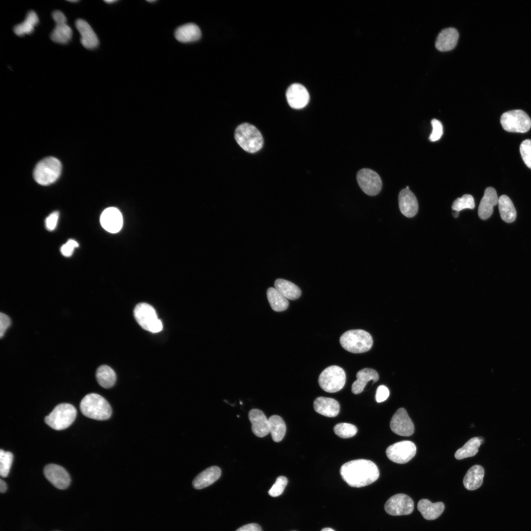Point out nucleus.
Returning <instances> with one entry per match:
<instances>
[{"label":"nucleus","instance_id":"9b49d317","mask_svg":"<svg viewBox=\"0 0 531 531\" xmlns=\"http://www.w3.org/2000/svg\"><path fill=\"white\" fill-rule=\"evenodd\" d=\"M413 500L404 494H397L392 496L384 504L386 512L393 516L410 514L413 512Z\"/></svg>","mask_w":531,"mask_h":531},{"label":"nucleus","instance_id":"4be33fe9","mask_svg":"<svg viewBox=\"0 0 531 531\" xmlns=\"http://www.w3.org/2000/svg\"><path fill=\"white\" fill-rule=\"evenodd\" d=\"M459 38V33L454 28H447L439 33L435 42L436 48L440 51H448L456 46Z\"/></svg>","mask_w":531,"mask_h":531},{"label":"nucleus","instance_id":"a18cd8bd","mask_svg":"<svg viewBox=\"0 0 531 531\" xmlns=\"http://www.w3.org/2000/svg\"><path fill=\"white\" fill-rule=\"evenodd\" d=\"M11 321L10 318L6 314L0 313V337L1 338L11 325Z\"/></svg>","mask_w":531,"mask_h":531},{"label":"nucleus","instance_id":"f03ea898","mask_svg":"<svg viewBox=\"0 0 531 531\" xmlns=\"http://www.w3.org/2000/svg\"><path fill=\"white\" fill-rule=\"evenodd\" d=\"M82 413L86 416L98 420L109 419L112 415V409L108 401L96 393L87 394L80 405Z\"/></svg>","mask_w":531,"mask_h":531},{"label":"nucleus","instance_id":"de8ad7c7","mask_svg":"<svg viewBox=\"0 0 531 531\" xmlns=\"http://www.w3.org/2000/svg\"><path fill=\"white\" fill-rule=\"evenodd\" d=\"M7 489V485L6 483L2 479L0 480V491L1 493H4Z\"/></svg>","mask_w":531,"mask_h":531},{"label":"nucleus","instance_id":"b1692460","mask_svg":"<svg viewBox=\"0 0 531 531\" xmlns=\"http://www.w3.org/2000/svg\"><path fill=\"white\" fill-rule=\"evenodd\" d=\"M314 408L319 414L333 417L339 413L340 405L339 403L333 398L319 397L314 402Z\"/></svg>","mask_w":531,"mask_h":531},{"label":"nucleus","instance_id":"72a5a7b5","mask_svg":"<svg viewBox=\"0 0 531 531\" xmlns=\"http://www.w3.org/2000/svg\"><path fill=\"white\" fill-rule=\"evenodd\" d=\"M96 378L101 386L105 388H109L114 385L116 381V375L110 367L103 365L97 368L96 372Z\"/></svg>","mask_w":531,"mask_h":531},{"label":"nucleus","instance_id":"2f4dec72","mask_svg":"<svg viewBox=\"0 0 531 531\" xmlns=\"http://www.w3.org/2000/svg\"><path fill=\"white\" fill-rule=\"evenodd\" d=\"M39 19L36 13L33 10L28 12L26 19L22 23L16 25L13 28L14 33L18 36L30 34L34 30L38 24Z\"/></svg>","mask_w":531,"mask_h":531},{"label":"nucleus","instance_id":"3c124183","mask_svg":"<svg viewBox=\"0 0 531 531\" xmlns=\"http://www.w3.org/2000/svg\"><path fill=\"white\" fill-rule=\"evenodd\" d=\"M68 1H69V2H75L78 1V0H68Z\"/></svg>","mask_w":531,"mask_h":531},{"label":"nucleus","instance_id":"39448f33","mask_svg":"<svg viewBox=\"0 0 531 531\" xmlns=\"http://www.w3.org/2000/svg\"><path fill=\"white\" fill-rule=\"evenodd\" d=\"M61 164L56 158L48 157L39 161L33 171V177L38 184L47 185L54 182L59 177Z\"/></svg>","mask_w":531,"mask_h":531},{"label":"nucleus","instance_id":"f8f14e48","mask_svg":"<svg viewBox=\"0 0 531 531\" xmlns=\"http://www.w3.org/2000/svg\"><path fill=\"white\" fill-rule=\"evenodd\" d=\"M356 179L361 190L368 195H376L381 190L382 183L380 177L371 169L364 168L359 171Z\"/></svg>","mask_w":531,"mask_h":531},{"label":"nucleus","instance_id":"603ef678","mask_svg":"<svg viewBox=\"0 0 531 531\" xmlns=\"http://www.w3.org/2000/svg\"><path fill=\"white\" fill-rule=\"evenodd\" d=\"M148 1L149 2H153L155 1V0H148Z\"/></svg>","mask_w":531,"mask_h":531},{"label":"nucleus","instance_id":"393cba45","mask_svg":"<svg viewBox=\"0 0 531 531\" xmlns=\"http://www.w3.org/2000/svg\"><path fill=\"white\" fill-rule=\"evenodd\" d=\"M417 509L425 519L435 520L442 513L444 505L442 502L433 503L427 499H421L417 503Z\"/></svg>","mask_w":531,"mask_h":531},{"label":"nucleus","instance_id":"ddd939ff","mask_svg":"<svg viewBox=\"0 0 531 531\" xmlns=\"http://www.w3.org/2000/svg\"><path fill=\"white\" fill-rule=\"evenodd\" d=\"M56 26L50 34L51 40L56 43L66 44L71 39L72 30L67 24V19L59 10L54 11L52 14Z\"/></svg>","mask_w":531,"mask_h":531},{"label":"nucleus","instance_id":"7ed1b4c3","mask_svg":"<svg viewBox=\"0 0 531 531\" xmlns=\"http://www.w3.org/2000/svg\"><path fill=\"white\" fill-rule=\"evenodd\" d=\"M235 138L240 147L249 153L257 152L263 146L264 140L260 132L255 126L248 123H242L237 127Z\"/></svg>","mask_w":531,"mask_h":531},{"label":"nucleus","instance_id":"423d86ee","mask_svg":"<svg viewBox=\"0 0 531 531\" xmlns=\"http://www.w3.org/2000/svg\"><path fill=\"white\" fill-rule=\"evenodd\" d=\"M77 410L72 405L62 403L58 405L45 418V423L56 430L65 429L74 422Z\"/></svg>","mask_w":531,"mask_h":531},{"label":"nucleus","instance_id":"bb28decb","mask_svg":"<svg viewBox=\"0 0 531 531\" xmlns=\"http://www.w3.org/2000/svg\"><path fill=\"white\" fill-rule=\"evenodd\" d=\"M175 36L179 42H191L199 39L201 32L197 25L188 23L178 27L175 31Z\"/></svg>","mask_w":531,"mask_h":531},{"label":"nucleus","instance_id":"e433bc0d","mask_svg":"<svg viewBox=\"0 0 531 531\" xmlns=\"http://www.w3.org/2000/svg\"><path fill=\"white\" fill-rule=\"evenodd\" d=\"M474 207V199L470 194H465L462 197L456 199L452 205V209L457 212L466 208L473 209Z\"/></svg>","mask_w":531,"mask_h":531},{"label":"nucleus","instance_id":"4c0bfd02","mask_svg":"<svg viewBox=\"0 0 531 531\" xmlns=\"http://www.w3.org/2000/svg\"><path fill=\"white\" fill-rule=\"evenodd\" d=\"M13 454L9 451H0V474L1 477L7 476L13 461Z\"/></svg>","mask_w":531,"mask_h":531},{"label":"nucleus","instance_id":"a211bd4d","mask_svg":"<svg viewBox=\"0 0 531 531\" xmlns=\"http://www.w3.org/2000/svg\"><path fill=\"white\" fill-rule=\"evenodd\" d=\"M399 206L401 213L407 217L414 216L418 211V203L414 194L406 188L402 189L398 196Z\"/></svg>","mask_w":531,"mask_h":531},{"label":"nucleus","instance_id":"0eeeda50","mask_svg":"<svg viewBox=\"0 0 531 531\" xmlns=\"http://www.w3.org/2000/svg\"><path fill=\"white\" fill-rule=\"evenodd\" d=\"M134 316L138 324L146 330L157 333L162 329V323L158 319L155 310L147 303H140L135 306Z\"/></svg>","mask_w":531,"mask_h":531},{"label":"nucleus","instance_id":"c03bdc74","mask_svg":"<svg viewBox=\"0 0 531 531\" xmlns=\"http://www.w3.org/2000/svg\"><path fill=\"white\" fill-rule=\"evenodd\" d=\"M389 395V391L386 386L384 385L379 386L376 390V400L378 403L384 401Z\"/></svg>","mask_w":531,"mask_h":531},{"label":"nucleus","instance_id":"dca6fc26","mask_svg":"<svg viewBox=\"0 0 531 531\" xmlns=\"http://www.w3.org/2000/svg\"><path fill=\"white\" fill-rule=\"evenodd\" d=\"M100 221L102 227L111 233L118 232L123 225L122 214L114 207L106 208L100 216Z\"/></svg>","mask_w":531,"mask_h":531},{"label":"nucleus","instance_id":"c756f323","mask_svg":"<svg viewBox=\"0 0 531 531\" xmlns=\"http://www.w3.org/2000/svg\"><path fill=\"white\" fill-rule=\"evenodd\" d=\"M498 205L501 218L506 223L513 222L516 218V211L510 199L503 195L499 198Z\"/></svg>","mask_w":531,"mask_h":531},{"label":"nucleus","instance_id":"58836bf2","mask_svg":"<svg viewBox=\"0 0 531 531\" xmlns=\"http://www.w3.org/2000/svg\"><path fill=\"white\" fill-rule=\"evenodd\" d=\"M287 483L288 479L285 476H278L274 484L269 490L268 494L273 497L280 496L283 492Z\"/></svg>","mask_w":531,"mask_h":531},{"label":"nucleus","instance_id":"c9c22d12","mask_svg":"<svg viewBox=\"0 0 531 531\" xmlns=\"http://www.w3.org/2000/svg\"><path fill=\"white\" fill-rule=\"evenodd\" d=\"M336 435L341 438H349L354 437L357 432L356 427L348 423L337 424L333 429Z\"/></svg>","mask_w":531,"mask_h":531},{"label":"nucleus","instance_id":"37998d69","mask_svg":"<svg viewBox=\"0 0 531 531\" xmlns=\"http://www.w3.org/2000/svg\"><path fill=\"white\" fill-rule=\"evenodd\" d=\"M59 217V213L58 211H54L47 217L45 224L46 228L48 231H52L56 228Z\"/></svg>","mask_w":531,"mask_h":531},{"label":"nucleus","instance_id":"8fccbe9b","mask_svg":"<svg viewBox=\"0 0 531 531\" xmlns=\"http://www.w3.org/2000/svg\"><path fill=\"white\" fill-rule=\"evenodd\" d=\"M105 1L106 2H107V3H112L113 2H115L117 1V0H105Z\"/></svg>","mask_w":531,"mask_h":531},{"label":"nucleus","instance_id":"79ce46f5","mask_svg":"<svg viewBox=\"0 0 531 531\" xmlns=\"http://www.w3.org/2000/svg\"><path fill=\"white\" fill-rule=\"evenodd\" d=\"M79 246L78 243L74 239H69L60 248L61 254L65 257L71 256L75 249Z\"/></svg>","mask_w":531,"mask_h":531},{"label":"nucleus","instance_id":"ea45409f","mask_svg":"<svg viewBox=\"0 0 531 531\" xmlns=\"http://www.w3.org/2000/svg\"><path fill=\"white\" fill-rule=\"evenodd\" d=\"M520 152L526 166L531 169V140L523 141L520 146Z\"/></svg>","mask_w":531,"mask_h":531},{"label":"nucleus","instance_id":"412c9836","mask_svg":"<svg viewBox=\"0 0 531 531\" xmlns=\"http://www.w3.org/2000/svg\"><path fill=\"white\" fill-rule=\"evenodd\" d=\"M498 200L497 192L494 188L489 187L485 190L478 209V214L480 219L486 220L491 216L494 206L498 204Z\"/></svg>","mask_w":531,"mask_h":531},{"label":"nucleus","instance_id":"c85d7f7f","mask_svg":"<svg viewBox=\"0 0 531 531\" xmlns=\"http://www.w3.org/2000/svg\"><path fill=\"white\" fill-rule=\"evenodd\" d=\"M274 286L275 288L288 299L295 300L300 297L301 294L298 286L285 279H276L274 282Z\"/></svg>","mask_w":531,"mask_h":531},{"label":"nucleus","instance_id":"09e8293b","mask_svg":"<svg viewBox=\"0 0 531 531\" xmlns=\"http://www.w3.org/2000/svg\"><path fill=\"white\" fill-rule=\"evenodd\" d=\"M321 531H335L334 530H333L332 529L330 528H323Z\"/></svg>","mask_w":531,"mask_h":531},{"label":"nucleus","instance_id":"f3484780","mask_svg":"<svg viewBox=\"0 0 531 531\" xmlns=\"http://www.w3.org/2000/svg\"><path fill=\"white\" fill-rule=\"evenodd\" d=\"M287 102L291 107L295 109H302L307 105L309 95L306 88L299 84L290 86L286 91Z\"/></svg>","mask_w":531,"mask_h":531},{"label":"nucleus","instance_id":"2eb2a0df","mask_svg":"<svg viewBox=\"0 0 531 531\" xmlns=\"http://www.w3.org/2000/svg\"><path fill=\"white\" fill-rule=\"evenodd\" d=\"M46 478L56 488L66 489L70 483V477L66 470L60 466L50 464L44 469Z\"/></svg>","mask_w":531,"mask_h":531},{"label":"nucleus","instance_id":"6e6552de","mask_svg":"<svg viewBox=\"0 0 531 531\" xmlns=\"http://www.w3.org/2000/svg\"><path fill=\"white\" fill-rule=\"evenodd\" d=\"M346 373L340 367L336 365L330 366L320 374L318 382L320 387L324 391L334 393L340 390L346 383Z\"/></svg>","mask_w":531,"mask_h":531},{"label":"nucleus","instance_id":"7c9ffc66","mask_svg":"<svg viewBox=\"0 0 531 531\" xmlns=\"http://www.w3.org/2000/svg\"><path fill=\"white\" fill-rule=\"evenodd\" d=\"M483 440V438L480 437L471 439L456 451L455 453V458L461 460L474 456L477 453L478 448L482 443Z\"/></svg>","mask_w":531,"mask_h":531},{"label":"nucleus","instance_id":"1a4fd4ad","mask_svg":"<svg viewBox=\"0 0 531 531\" xmlns=\"http://www.w3.org/2000/svg\"><path fill=\"white\" fill-rule=\"evenodd\" d=\"M502 128L506 131L525 133L531 127V119L522 110H513L503 113L500 119Z\"/></svg>","mask_w":531,"mask_h":531},{"label":"nucleus","instance_id":"f257e3e1","mask_svg":"<svg viewBox=\"0 0 531 531\" xmlns=\"http://www.w3.org/2000/svg\"><path fill=\"white\" fill-rule=\"evenodd\" d=\"M340 473L349 486L358 488L372 484L380 475L377 465L366 459L352 460L345 463L341 466Z\"/></svg>","mask_w":531,"mask_h":531},{"label":"nucleus","instance_id":"20e7f679","mask_svg":"<svg viewBox=\"0 0 531 531\" xmlns=\"http://www.w3.org/2000/svg\"><path fill=\"white\" fill-rule=\"evenodd\" d=\"M341 346L346 351L354 354L366 352L373 345V339L368 332L362 329L350 330L340 338Z\"/></svg>","mask_w":531,"mask_h":531},{"label":"nucleus","instance_id":"a878e982","mask_svg":"<svg viewBox=\"0 0 531 531\" xmlns=\"http://www.w3.org/2000/svg\"><path fill=\"white\" fill-rule=\"evenodd\" d=\"M356 377V380L352 385V392L354 394L360 393L370 380H373L374 383L379 379L378 372L375 370L369 368H365L358 371Z\"/></svg>","mask_w":531,"mask_h":531},{"label":"nucleus","instance_id":"a19ab883","mask_svg":"<svg viewBox=\"0 0 531 531\" xmlns=\"http://www.w3.org/2000/svg\"><path fill=\"white\" fill-rule=\"evenodd\" d=\"M432 132L429 136V140L432 142L439 140L443 133V127L442 123L437 119L431 120Z\"/></svg>","mask_w":531,"mask_h":531},{"label":"nucleus","instance_id":"cd10ccee","mask_svg":"<svg viewBox=\"0 0 531 531\" xmlns=\"http://www.w3.org/2000/svg\"><path fill=\"white\" fill-rule=\"evenodd\" d=\"M484 475L483 468L478 465L472 467L467 472L463 479L465 487L469 490H474L480 487Z\"/></svg>","mask_w":531,"mask_h":531},{"label":"nucleus","instance_id":"9d476101","mask_svg":"<svg viewBox=\"0 0 531 531\" xmlns=\"http://www.w3.org/2000/svg\"><path fill=\"white\" fill-rule=\"evenodd\" d=\"M416 451L414 443L410 441H403L389 446L386 450V454L391 461L405 464L414 456Z\"/></svg>","mask_w":531,"mask_h":531},{"label":"nucleus","instance_id":"6ab92c4d","mask_svg":"<svg viewBox=\"0 0 531 531\" xmlns=\"http://www.w3.org/2000/svg\"><path fill=\"white\" fill-rule=\"evenodd\" d=\"M248 417L251 423L252 431L255 435L262 438L269 433L268 419L262 411L257 409L251 410L248 413Z\"/></svg>","mask_w":531,"mask_h":531},{"label":"nucleus","instance_id":"5701e85b","mask_svg":"<svg viewBox=\"0 0 531 531\" xmlns=\"http://www.w3.org/2000/svg\"><path fill=\"white\" fill-rule=\"evenodd\" d=\"M221 471L217 466H211L201 472L194 479L192 485L195 489L206 488L217 480L221 476Z\"/></svg>","mask_w":531,"mask_h":531},{"label":"nucleus","instance_id":"49530a36","mask_svg":"<svg viewBox=\"0 0 531 531\" xmlns=\"http://www.w3.org/2000/svg\"><path fill=\"white\" fill-rule=\"evenodd\" d=\"M236 531H263L260 525L256 523H250L239 528Z\"/></svg>","mask_w":531,"mask_h":531},{"label":"nucleus","instance_id":"4468645a","mask_svg":"<svg viewBox=\"0 0 531 531\" xmlns=\"http://www.w3.org/2000/svg\"><path fill=\"white\" fill-rule=\"evenodd\" d=\"M392 432L401 436H410L414 432L413 424L404 408L397 410L390 423Z\"/></svg>","mask_w":531,"mask_h":531},{"label":"nucleus","instance_id":"aec40b11","mask_svg":"<svg viewBox=\"0 0 531 531\" xmlns=\"http://www.w3.org/2000/svg\"><path fill=\"white\" fill-rule=\"evenodd\" d=\"M75 26L81 35V43L85 48L90 50L98 46V38L91 27L85 20L77 19L75 22Z\"/></svg>","mask_w":531,"mask_h":531},{"label":"nucleus","instance_id":"473e14b6","mask_svg":"<svg viewBox=\"0 0 531 531\" xmlns=\"http://www.w3.org/2000/svg\"><path fill=\"white\" fill-rule=\"evenodd\" d=\"M269 431L275 442H279L285 436L286 426L283 419L279 415H273L268 419Z\"/></svg>","mask_w":531,"mask_h":531},{"label":"nucleus","instance_id":"f704fd0d","mask_svg":"<svg viewBox=\"0 0 531 531\" xmlns=\"http://www.w3.org/2000/svg\"><path fill=\"white\" fill-rule=\"evenodd\" d=\"M267 297L271 308L276 312L286 310L289 306V301L276 288L270 287L267 291Z\"/></svg>","mask_w":531,"mask_h":531}]
</instances>
